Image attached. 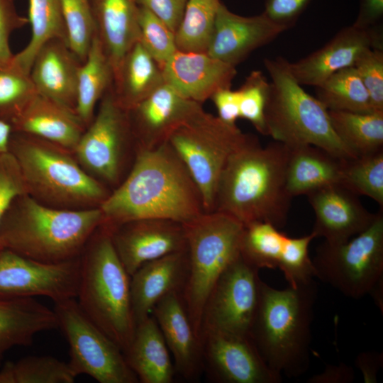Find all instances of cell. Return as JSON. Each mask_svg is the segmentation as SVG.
I'll return each mask as SVG.
<instances>
[{
	"mask_svg": "<svg viewBox=\"0 0 383 383\" xmlns=\"http://www.w3.org/2000/svg\"><path fill=\"white\" fill-rule=\"evenodd\" d=\"M26 192L14 157L7 152L0 156V224L13 200ZM4 249L0 238V251Z\"/></svg>",
	"mask_w": 383,
	"mask_h": 383,
	"instance_id": "f6af8a7d",
	"label": "cell"
},
{
	"mask_svg": "<svg viewBox=\"0 0 383 383\" xmlns=\"http://www.w3.org/2000/svg\"><path fill=\"white\" fill-rule=\"evenodd\" d=\"M248 135L203 109L170 136L168 142L199 189L204 212L213 211L221 172Z\"/></svg>",
	"mask_w": 383,
	"mask_h": 383,
	"instance_id": "30bf717a",
	"label": "cell"
},
{
	"mask_svg": "<svg viewBox=\"0 0 383 383\" xmlns=\"http://www.w3.org/2000/svg\"><path fill=\"white\" fill-rule=\"evenodd\" d=\"M269 89L270 82L263 72L254 70L238 89L240 118L250 122L263 135H267L265 109Z\"/></svg>",
	"mask_w": 383,
	"mask_h": 383,
	"instance_id": "7bdbcfd3",
	"label": "cell"
},
{
	"mask_svg": "<svg viewBox=\"0 0 383 383\" xmlns=\"http://www.w3.org/2000/svg\"><path fill=\"white\" fill-rule=\"evenodd\" d=\"M113 82V67L96 33L77 77L75 112L86 128L94 116L96 106Z\"/></svg>",
	"mask_w": 383,
	"mask_h": 383,
	"instance_id": "4dcf8cb0",
	"label": "cell"
},
{
	"mask_svg": "<svg viewBox=\"0 0 383 383\" xmlns=\"http://www.w3.org/2000/svg\"><path fill=\"white\" fill-rule=\"evenodd\" d=\"M112 86L100 100L73 153L89 174L113 190L128 174L126 167L132 166L137 146L128 111L116 100Z\"/></svg>",
	"mask_w": 383,
	"mask_h": 383,
	"instance_id": "8fae6325",
	"label": "cell"
},
{
	"mask_svg": "<svg viewBox=\"0 0 383 383\" xmlns=\"http://www.w3.org/2000/svg\"><path fill=\"white\" fill-rule=\"evenodd\" d=\"M218 112V117L229 125H236L240 118L239 94L238 90L231 88L216 91L211 97Z\"/></svg>",
	"mask_w": 383,
	"mask_h": 383,
	"instance_id": "681fc988",
	"label": "cell"
},
{
	"mask_svg": "<svg viewBox=\"0 0 383 383\" xmlns=\"http://www.w3.org/2000/svg\"><path fill=\"white\" fill-rule=\"evenodd\" d=\"M357 365L365 382H374L377 373L382 365V355L378 353H362L357 357Z\"/></svg>",
	"mask_w": 383,
	"mask_h": 383,
	"instance_id": "f5cc1de1",
	"label": "cell"
},
{
	"mask_svg": "<svg viewBox=\"0 0 383 383\" xmlns=\"http://www.w3.org/2000/svg\"><path fill=\"white\" fill-rule=\"evenodd\" d=\"M96 35L113 70L139 40L136 0H90Z\"/></svg>",
	"mask_w": 383,
	"mask_h": 383,
	"instance_id": "484cf974",
	"label": "cell"
},
{
	"mask_svg": "<svg viewBox=\"0 0 383 383\" xmlns=\"http://www.w3.org/2000/svg\"><path fill=\"white\" fill-rule=\"evenodd\" d=\"M316 238L313 233L299 238L287 237L278 267L289 285L296 287L314 279L315 270L309 247Z\"/></svg>",
	"mask_w": 383,
	"mask_h": 383,
	"instance_id": "60d3db41",
	"label": "cell"
},
{
	"mask_svg": "<svg viewBox=\"0 0 383 383\" xmlns=\"http://www.w3.org/2000/svg\"><path fill=\"white\" fill-rule=\"evenodd\" d=\"M382 48V37L374 29L353 24L339 30L323 47L289 66L301 86L317 87L333 74L354 67L366 50Z\"/></svg>",
	"mask_w": 383,
	"mask_h": 383,
	"instance_id": "ac0fdd59",
	"label": "cell"
},
{
	"mask_svg": "<svg viewBox=\"0 0 383 383\" xmlns=\"http://www.w3.org/2000/svg\"><path fill=\"white\" fill-rule=\"evenodd\" d=\"M287 29L264 12L243 16L221 2L207 54L236 67L253 51L277 38Z\"/></svg>",
	"mask_w": 383,
	"mask_h": 383,
	"instance_id": "d6986e66",
	"label": "cell"
},
{
	"mask_svg": "<svg viewBox=\"0 0 383 383\" xmlns=\"http://www.w3.org/2000/svg\"><path fill=\"white\" fill-rule=\"evenodd\" d=\"M28 19L30 39L23 50L14 54L13 64L30 74L33 59L45 43L53 38L67 41L60 0H29Z\"/></svg>",
	"mask_w": 383,
	"mask_h": 383,
	"instance_id": "d6a6232c",
	"label": "cell"
},
{
	"mask_svg": "<svg viewBox=\"0 0 383 383\" xmlns=\"http://www.w3.org/2000/svg\"><path fill=\"white\" fill-rule=\"evenodd\" d=\"M340 184L371 198L383 209V150L345 160Z\"/></svg>",
	"mask_w": 383,
	"mask_h": 383,
	"instance_id": "74e56055",
	"label": "cell"
},
{
	"mask_svg": "<svg viewBox=\"0 0 383 383\" xmlns=\"http://www.w3.org/2000/svg\"><path fill=\"white\" fill-rule=\"evenodd\" d=\"M353 370L345 363L328 365L324 370L308 379L311 383H349L353 381Z\"/></svg>",
	"mask_w": 383,
	"mask_h": 383,
	"instance_id": "f907efd6",
	"label": "cell"
},
{
	"mask_svg": "<svg viewBox=\"0 0 383 383\" xmlns=\"http://www.w3.org/2000/svg\"><path fill=\"white\" fill-rule=\"evenodd\" d=\"M289 63L282 57L264 60L270 77L265 109L267 135L290 146L314 145L342 160L356 157L335 133L328 109L297 82Z\"/></svg>",
	"mask_w": 383,
	"mask_h": 383,
	"instance_id": "52a82bcc",
	"label": "cell"
},
{
	"mask_svg": "<svg viewBox=\"0 0 383 383\" xmlns=\"http://www.w3.org/2000/svg\"><path fill=\"white\" fill-rule=\"evenodd\" d=\"M165 84L185 99L202 104L216 91L231 87L235 67L204 52L177 50L162 66Z\"/></svg>",
	"mask_w": 383,
	"mask_h": 383,
	"instance_id": "44dd1931",
	"label": "cell"
},
{
	"mask_svg": "<svg viewBox=\"0 0 383 383\" xmlns=\"http://www.w3.org/2000/svg\"><path fill=\"white\" fill-rule=\"evenodd\" d=\"M328 111L335 133L355 157L383 150V111Z\"/></svg>",
	"mask_w": 383,
	"mask_h": 383,
	"instance_id": "1f68e13d",
	"label": "cell"
},
{
	"mask_svg": "<svg viewBox=\"0 0 383 383\" xmlns=\"http://www.w3.org/2000/svg\"><path fill=\"white\" fill-rule=\"evenodd\" d=\"M12 132L11 124L0 119V156L9 152Z\"/></svg>",
	"mask_w": 383,
	"mask_h": 383,
	"instance_id": "db71d44e",
	"label": "cell"
},
{
	"mask_svg": "<svg viewBox=\"0 0 383 383\" xmlns=\"http://www.w3.org/2000/svg\"><path fill=\"white\" fill-rule=\"evenodd\" d=\"M75 299L87 317L125 354L136 327L131 276L115 250L110 231L103 225L91 235L79 257Z\"/></svg>",
	"mask_w": 383,
	"mask_h": 383,
	"instance_id": "5b68a950",
	"label": "cell"
},
{
	"mask_svg": "<svg viewBox=\"0 0 383 383\" xmlns=\"http://www.w3.org/2000/svg\"><path fill=\"white\" fill-rule=\"evenodd\" d=\"M143 7L175 33L183 17L188 0H136Z\"/></svg>",
	"mask_w": 383,
	"mask_h": 383,
	"instance_id": "7dc6e473",
	"label": "cell"
},
{
	"mask_svg": "<svg viewBox=\"0 0 383 383\" xmlns=\"http://www.w3.org/2000/svg\"><path fill=\"white\" fill-rule=\"evenodd\" d=\"M37 93L30 74L13 62L0 67V119L9 123Z\"/></svg>",
	"mask_w": 383,
	"mask_h": 383,
	"instance_id": "ab89813d",
	"label": "cell"
},
{
	"mask_svg": "<svg viewBox=\"0 0 383 383\" xmlns=\"http://www.w3.org/2000/svg\"><path fill=\"white\" fill-rule=\"evenodd\" d=\"M317 294L314 279L282 289L261 282L250 337L266 365L282 377H297L309 369Z\"/></svg>",
	"mask_w": 383,
	"mask_h": 383,
	"instance_id": "277c9868",
	"label": "cell"
},
{
	"mask_svg": "<svg viewBox=\"0 0 383 383\" xmlns=\"http://www.w3.org/2000/svg\"><path fill=\"white\" fill-rule=\"evenodd\" d=\"M240 255L216 282L204 311L201 338L209 331L250 336L262 279Z\"/></svg>",
	"mask_w": 383,
	"mask_h": 383,
	"instance_id": "4fadbf2b",
	"label": "cell"
},
{
	"mask_svg": "<svg viewBox=\"0 0 383 383\" xmlns=\"http://www.w3.org/2000/svg\"><path fill=\"white\" fill-rule=\"evenodd\" d=\"M354 67L368 92L373 109L383 111L382 48L366 50L358 58Z\"/></svg>",
	"mask_w": 383,
	"mask_h": 383,
	"instance_id": "ee69618b",
	"label": "cell"
},
{
	"mask_svg": "<svg viewBox=\"0 0 383 383\" xmlns=\"http://www.w3.org/2000/svg\"><path fill=\"white\" fill-rule=\"evenodd\" d=\"M202 364L221 383H279L260 356L250 336L209 331L201 338Z\"/></svg>",
	"mask_w": 383,
	"mask_h": 383,
	"instance_id": "9a60e30c",
	"label": "cell"
},
{
	"mask_svg": "<svg viewBox=\"0 0 383 383\" xmlns=\"http://www.w3.org/2000/svg\"><path fill=\"white\" fill-rule=\"evenodd\" d=\"M312 0H265L264 13L289 29L293 26Z\"/></svg>",
	"mask_w": 383,
	"mask_h": 383,
	"instance_id": "c3c4849f",
	"label": "cell"
},
{
	"mask_svg": "<svg viewBox=\"0 0 383 383\" xmlns=\"http://www.w3.org/2000/svg\"><path fill=\"white\" fill-rule=\"evenodd\" d=\"M28 19L17 11L15 0H0V67L11 65L14 54L10 47L12 33L25 25Z\"/></svg>",
	"mask_w": 383,
	"mask_h": 383,
	"instance_id": "bcb514c9",
	"label": "cell"
},
{
	"mask_svg": "<svg viewBox=\"0 0 383 383\" xmlns=\"http://www.w3.org/2000/svg\"><path fill=\"white\" fill-rule=\"evenodd\" d=\"M81 64L65 40L47 41L37 52L30 70L37 93L75 111Z\"/></svg>",
	"mask_w": 383,
	"mask_h": 383,
	"instance_id": "d4e9b609",
	"label": "cell"
},
{
	"mask_svg": "<svg viewBox=\"0 0 383 383\" xmlns=\"http://www.w3.org/2000/svg\"><path fill=\"white\" fill-rule=\"evenodd\" d=\"M278 229L263 221L245 225L240 244L242 258L258 270L277 268L287 237Z\"/></svg>",
	"mask_w": 383,
	"mask_h": 383,
	"instance_id": "d590c367",
	"label": "cell"
},
{
	"mask_svg": "<svg viewBox=\"0 0 383 383\" xmlns=\"http://www.w3.org/2000/svg\"><path fill=\"white\" fill-rule=\"evenodd\" d=\"M138 25L139 41L162 67L177 51L174 33L150 11L140 6Z\"/></svg>",
	"mask_w": 383,
	"mask_h": 383,
	"instance_id": "b9f144b4",
	"label": "cell"
},
{
	"mask_svg": "<svg viewBox=\"0 0 383 383\" xmlns=\"http://www.w3.org/2000/svg\"><path fill=\"white\" fill-rule=\"evenodd\" d=\"M108 228L130 276L147 262L187 249L184 225L173 220L140 218Z\"/></svg>",
	"mask_w": 383,
	"mask_h": 383,
	"instance_id": "2e32d148",
	"label": "cell"
},
{
	"mask_svg": "<svg viewBox=\"0 0 383 383\" xmlns=\"http://www.w3.org/2000/svg\"><path fill=\"white\" fill-rule=\"evenodd\" d=\"M189 271L187 249L147 262L131 276L132 311L135 325L151 315L167 294L183 292Z\"/></svg>",
	"mask_w": 383,
	"mask_h": 383,
	"instance_id": "7402d4cb",
	"label": "cell"
},
{
	"mask_svg": "<svg viewBox=\"0 0 383 383\" xmlns=\"http://www.w3.org/2000/svg\"><path fill=\"white\" fill-rule=\"evenodd\" d=\"M315 277L344 296H372L383 306V209L364 231L341 243L323 241L312 259Z\"/></svg>",
	"mask_w": 383,
	"mask_h": 383,
	"instance_id": "9c48e42d",
	"label": "cell"
},
{
	"mask_svg": "<svg viewBox=\"0 0 383 383\" xmlns=\"http://www.w3.org/2000/svg\"><path fill=\"white\" fill-rule=\"evenodd\" d=\"M203 109L202 104L165 83L128 111L137 149H152L168 141L176 129Z\"/></svg>",
	"mask_w": 383,
	"mask_h": 383,
	"instance_id": "e0dca14e",
	"label": "cell"
},
{
	"mask_svg": "<svg viewBox=\"0 0 383 383\" xmlns=\"http://www.w3.org/2000/svg\"><path fill=\"white\" fill-rule=\"evenodd\" d=\"M76 377L68 362L49 355L7 362L0 370V383H73Z\"/></svg>",
	"mask_w": 383,
	"mask_h": 383,
	"instance_id": "8d00e7d4",
	"label": "cell"
},
{
	"mask_svg": "<svg viewBox=\"0 0 383 383\" xmlns=\"http://www.w3.org/2000/svg\"><path fill=\"white\" fill-rule=\"evenodd\" d=\"M162 333L151 314L136 325L131 344L124 354L142 383H171L175 368Z\"/></svg>",
	"mask_w": 383,
	"mask_h": 383,
	"instance_id": "f1b7e54d",
	"label": "cell"
},
{
	"mask_svg": "<svg viewBox=\"0 0 383 383\" xmlns=\"http://www.w3.org/2000/svg\"><path fill=\"white\" fill-rule=\"evenodd\" d=\"M69 48L82 63L96 33L90 0H60Z\"/></svg>",
	"mask_w": 383,
	"mask_h": 383,
	"instance_id": "f35d334b",
	"label": "cell"
},
{
	"mask_svg": "<svg viewBox=\"0 0 383 383\" xmlns=\"http://www.w3.org/2000/svg\"><path fill=\"white\" fill-rule=\"evenodd\" d=\"M289 146L286 187L292 198L340 184L345 160L311 145Z\"/></svg>",
	"mask_w": 383,
	"mask_h": 383,
	"instance_id": "83f0119b",
	"label": "cell"
},
{
	"mask_svg": "<svg viewBox=\"0 0 383 383\" xmlns=\"http://www.w3.org/2000/svg\"><path fill=\"white\" fill-rule=\"evenodd\" d=\"M58 328L54 309L35 298H0V360L15 346H28L41 332Z\"/></svg>",
	"mask_w": 383,
	"mask_h": 383,
	"instance_id": "4316f807",
	"label": "cell"
},
{
	"mask_svg": "<svg viewBox=\"0 0 383 383\" xmlns=\"http://www.w3.org/2000/svg\"><path fill=\"white\" fill-rule=\"evenodd\" d=\"M315 213L312 233L329 243H341L366 230L376 214L361 203L359 196L340 184L329 185L306 195Z\"/></svg>",
	"mask_w": 383,
	"mask_h": 383,
	"instance_id": "ffe728a7",
	"label": "cell"
},
{
	"mask_svg": "<svg viewBox=\"0 0 383 383\" xmlns=\"http://www.w3.org/2000/svg\"><path fill=\"white\" fill-rule=\"evenodd\" d=\"M99 207L69 209L48 206L28 193L16 196L0 224L4 248L56 264L79 258L103 223Z\"/></svg>",
	"mask_w": 383,
	"mask_h": 383,
	"instance_id": "3957f363",
	"label": "cell"
},
{
	"mask_svg": "<svg viewBox=\"0 0 383 383\" xmlns=\"http://www.w3.org/2000/svg\"><path fill=\"white\" fill-rule=\"evenodd\" d=\"M151 314L173 355L175 371L184 379L196 378L203 367L201 344L194 331L182 292H171L162 297Z\"/></svg>",
	"mask_w": 383,
	"mask_h": 383,
	"instance_id": "cb8c5ba5",
	"label": "cell"
},
{
	"mask_svg": "<svg viewBox=\"0 0 383 383\" xmlns=\"http://www.w3.org/2000/svg\"><path fill=\"white\" fill-rule=\"evenodd\" d=\"M383 16V0H360L359 10L353 25L370 28Z\"/></svg>",
	"mask_w": 383,
	"mask_h": 383,
	"instance_id": "816d5d0a",
	"label": "cell"
},
{
	"mask_svg": "<svg viewBox=\"0 0 383 383\" xmlns=\"http://www.w3.org/2000/svg\"><path fill=\"white\" fill-rule=\"evenodd\" d=\"M99 208L108 228L147 218L184 223L204 212L197 185L168 141L137 149L128 174Z\"/></svg>",
	"mask_w": 383,
	"mask_h": 383,
	"instance_id": "6da1fadb",
	"label": "cell"
},
{
	"mask_svg": "<svg viewBox=\"0 0 383 383\" xmlns=\"http://www.w3.org/2000/svg\"><path fill=\"white\" fill-rule=\"evenodd\" d=\"M9 152L18 165L26 192L48 206L99 207L111 192L80 165L72 152L49 141L12 132Z\"/></svg>",
	"mask_w": 383,
	"mask_h": 383,
	"instance_id": "8992f818",
	"label": "cell"
},
{
	"mask_svg": "<svg viewBox=\"0 0 383 383\" xmlns=\"http://www.w3.org/2000/svg\"><path fill=\"white\" fill-rule=\"evenodd\" d=\"M289 146L276 140L262 146L249 134L230 156L220 176L213 211L244 226L268 222L285 226L292 197L286 187Z\"/></svg>",
	"mask_w": 383,
	"mask_h": 383,
	"instance_id": "7a4b0ae2",
	"label": "cell"
},
{
	"mask_svg": "<svg viewBox=\"0 0 383 383\" xmlns=\"http://www.w3.org/2000/svg\"><path fill=\"white\" fill-rule=\"evenodd\" d=\"M221 0H188L174 33L177 50L206 53Z\"/></svg>",
	"mask_w": 383,
	"mask_h": 383,
	"instance_id": "e575fe53",
	"label": "cell"
},
{
	"mask_svg": "<svg viewBox=\"0 0 383 383\" xmlns=\"http://www.w3.org/2000/svg\"><path fill=\"white\" fill-rule=\"evenodd\" d=\"M183 225L189 271L182 298L201 344V323L206 301L221 274L240 255L244 225L218 211L204 212Z\"/></svg>",
	"mask_w": 383,
	"mask_h": 383,
	"instance_id": "ba28073f",
	"label": "cell"
},
{
	"mask_svg": "<svg viewBox=\"0 0 383 383\" xmlns=\"http://www.w3.org/2000/svg\"><path fill=\"white\" fill-rule=\"evenodd\" d=\"M58 328L70 348L68 364L77 377L87 374L99 383H137L118 345L83 312L75 298L54 302Z\"/></svg>",
	"mask_w": 383,
	"mask_h": 383,
	"instance_id": "7c38bea8",
	"label": "cell"
},
{
	"mask_svg": "<svg viewBox=\"0 0 383 383\" xmlns=\"http://www.w3.org/2000/svg\"><path fill=\"white\" fill-rule=\"evenodd\" d=\"M316 98L329 111L370 113L368 92L354 67L333 74L316 87Z\"/></svg>",
	"mask_w": 383,
	"mask_h": 383,
	"instance_id": "836d02e7",
	"label": "cell"
},
{
	"mask_svg": "<svg viewBox=\"0 0 383 383\" xmlns=\"http://www.w3.org/2000/svg\"><path fill=\"white\" fill-rule=\"evenodd\" d=\"M79 257L50 264L3 249L0 251V298L45 296L54 302L76 298Z\"/></svg>",
	"mask_w": 383,
	"mask_h": 383,
	"instance_id": "5bb4252c",
	"label": "cell"
},
{
	"mask_svg": "<svg viewBox=\"0 0 383 383\" xmlns=\"http://www.w3.org/2000/svg\"><path fill=\"white\" fill-rule=\"evenodd\" d=\"M165 83L162 67L138 40L114 72L112 89L117 102L128 111Z\"/></svg>",
	"mask_w": 383,
	"mask_h": 383,
	"instance_id": "f546056e",
	"label": "cell"
},
{
	"mask_svg": "<svg viewBox=\"0 0 383 383\" xmlns=\"http://www.w3.org/2000/svg\"><path fill=\"white\" fill-rule=\"evenodd\" d=\"M10 124L13 132L40 138L72 153L86 128L74 110L38 93Z\"/></svg>",
	"mask_w": 383,
	"mask_h": 383,
	"instance_id": "603a6c76",
	"label": "cell"
}]
</instances>
